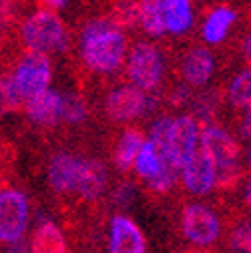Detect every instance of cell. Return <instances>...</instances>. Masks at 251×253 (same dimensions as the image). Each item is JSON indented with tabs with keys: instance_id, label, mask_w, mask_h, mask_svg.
<instances>
[{
	"instance_id": "1",
	"label": "cell",
	"mask_w": 251,
	"mask_h": 253,
	"mask_svg": "<svg viewBox=\"0 0 251 253\" xmlns=\"http://www.w3.org/2000/svg\"><path fill=\"white\" fill-rule=\"evenodd\" d=\"M81 50L86 67L97 73H113L127 52V39L111 20H92L83 28Z\"/></svg>"
},
{
	"instance_id": "2",
	"label": "cell",
	"mask_w": 251,
	"mask_h": 253,
	"mask_svg": "<svg viewBox=\"0 0 251 253\" xmlns=\"http://www.w3.org/2000/svg\"><path fill=\"white\" fill-rule=\"evenodd\" d=\"M199 145L215 167V185L231 187L239 173V145L229 133L215 125H205L199 133Z\"/></svg>"
},
{
	"instance_id": "3",
	"label": "cell",
	"mask_w": 251,
	"mask_h": 253,
	"mask_svg": "<svg viewBox=\"0 0 251 253\" xmlns=\"http://www.w3.org/2000/svg\"><path fill=\"white\" fill-rule=\"evenodd\" d=\"M20 33L30 52H39L44 56L62 50L69 42L65 22L58 18L56 12L50 10H39L33 16H28Z\"/></svg>"
},
{
	"instance_id": "4",
	"label": "cell",
	"mask_w": 251,
	"mask_h": 253,
	"mask_svg": "<svg viewBox=\"0 0 251 253\" xmlns=\"http://www.w3.org/2000/svg\"><path fill=\"white\" fill-rule=\"evenodd\" d=\"M10 79L24 103L35 99L37 94L48 90V83L52 79V69H50L48 56L39 54V52L24 54Z\"/></svg>"
},
{
	"instance_id": "5",
	"label": "cell",
	"mask_w": 251,
	"mask_h": 253,
	"mask_svg": "<svg viewBox=\"0 0 251 253\" xmlns=\"http://www.w3.org/2000/svg\"><path fill=\"white\" fill-rule=\"evenodd\" d=\"M28 223V201L16 189L0 191V241L16 243L22 239Z\"/></svg>"
},
{
	"instance_id": "6",
	"label": "cell",
	"mask_w": 251,
	"mask_h": 253,
	"mask_svg": "<svg viewBox=\"0 0 251 253\" xmlns=\"http://www.w3.org/2000/svg\"><path fill=\"white\" fill-rule=\"evenodd\" d=\"M199 123L195 117L185 115L179 119H173L171 131H169V143H167V155L171 165L181 171L185 163L195 155L199 149Z\"/></svg>"
},
{
	"instance_id": "7",
	"label": "cell",
	"mask_w": 251,
	"mask_h": 253,
	"mask_svg": "<svg viewBox=\"0 0 251 253\" xmlns=\"http://www.w3.org/2000/svg\"><path fill=\"white\" fill-rule=\"evenodd\" d=\"M129 77L139 90H151L161 83L163 58L157 46L149 42H137L129 54Z\"/></svg>"
},
{
	"instance_id": "8",
	"label": "cell",
	"mask_w": 251,
	"mask_h": 253,
	"mask_svg": "<svg viewBox=\"0 0 251 253\" xmlns=\"http://www.w3.org/2000/svg\"><path fill=\"white\" fill-rule=\"evenodd\" d=\"M219 219L217 215L201 203H193L187 205L183 211V231L191 243L207 247L211 243H215V239L219 237Z\"/></svg>"
},
{
	"instance_id": "9",
	"label": "cell",
	"mask_w": 251,
	"mask_h": 253,
	"mask_svg": "<svg viewBox=\"0 0 251 253\" xmlns=\"http://www.w3.org/2000/svg\"><path fill=\"white\" fill-rule=\"evenodd\" d=\"M147 107V97L145 92L139 90L137 86H119L115 88L105 103L109 119L117 123H127L137 119Z\"/></svg>"
},
{
	"instance_id": "10",
	"label": "cell",
	"mask_w": 251,
	"mask_h": 253,
	"mask_svg": "<svg viewBox=\"0 0 251 253\" xmlns=\"http://www.w3.org/2000/svg\"><path fill=\"white\" fill-rule=\"evenodd\" d=\"M181 173L187 191L193 195H207L215 187V167L213 161L209 159V155L201 149V145L191 159L185 163Z\"/></svg>"
},
{
	"instance_id": "11",
	"label": "cell",
	"mask_w": 251,
	"mask_h": 253,
	"mask_svg": "<svg viewBox=\"0 0 251 253\" xmlns=\"http://www.w3.org/2000/svg\"><path fill=\"white\" fill-rule=\"evenodd\" d=\"M109 253H145V235L133 219L125 215L113 217Z\"/></svg>"
},
{
	"instance_id": "12",
	"label": "cell",
	"mask_w": 251,
	"mask_h": 253,
	"mask_svg": "<svg viewBox=\"0 0 251 253\" xmlns=\"http://www.w3.org/2000/svg\"><path fill=\"white\" fill-rule=\"evenodd\" d=\"M81 157L71 153H56L48 165V183L56 193H75L81 171Z\"/></svg>"
},
{
	"instance_id": "13",
	"label": "cell",
	"mask_w": 251,
	"mask_h": 253,
	"mask_svg": "<svg viewBox=\"0 0 251 253\" xmlns=\"http://www.w3.org/2000/svg\"><path fill=\"white\" fill-rule=\"evenodd\" d=\"M107 185V169L99 159H83L79 181H77V191L81 199L84 201H97Z\"/></svg>"
},
{
	"instance_id": "14",
	"label": "cell",
	"mask_w": 251,
	"mask_h": 253,
	"mask_svg": "<svg viewBox=\"0 0 251 253\" xmlns=\"http://www.w3.org/2000/svg\"><path fill=\"white\" fill-rule=\"evenodd\" d=\"M213 56L207 48H191L183 56V62H181V73H183V79L189 83L191 86H203L211 75H213Z\"/></svg>"
},
{
	"instance_id": "15",
	"label": "cell",
	"mask_w": 251,
	"mask_h": 253,
	"mask_svg": "<svg viewBox=\"0 0 251 253\" xmlns=\"http://www.w3.org/2000/svg\"><path fill=\"white\" fill-rule=\"evenodd\" d=\"M28 119L37 125H54L60 119V94L54 90H44L35 99L24 103Z\"/></svg>"
},
{
	"instance_id": "16",
	"label": "cell",
	"mask_w": 251,
	"mask_h": 253,
	"mask_svg": "<svg viewBox=\"0 0 251 253\" xmlns=\"http://www.w3.org/2000/svg\"><path fill=\"white\" fill-rule=\"evenodd\" d=\"M165 30L173 35H183L193 24V6L191 0H161Z\"/></svg>"
},
{
	"instance_id": "17",
	"label": "cell",
	"mask_w": 251,
	"mask_h": 253,
	"mask_svg": "<svg viewBox=\"0 0 251 253\" xmlns=\"http://www.w3.org/2000/svg\"><path fill=\"white\" fill-rule=\"evenodd\" d=\"M30 253H67V241L62 231L52 223H41L30 239Z\"/></svg>"
},
{
	"instance_id": "18",
	"label": "cell",
	"mask_w": 251,
	"mask_h": 253,
	"mask_svg": "<svg viewBox=\"0 0 251 253\" xmlns=\"http://www.w3.org/2000/svg\"><path fill=\"white\" fill-rule=\"evenodd\" d=\"M145 143V135L141 129H127L123 133L117 151H115V165L119 171H129L137 159V153Z\"/></svg>"
},
{
	"instance_id": "19",
	"label": "cell",
	"mask_w": 251,
	"mask_h": 253,
	"mask_svg": "<svg viewBox=\"0 0 251 253\" xmlns=\"http://www.w3.org/2000/svg\"><path fill=\"white\" fill-rule=\"evenodd\" d=\"M233 20H235V12L231 8H227V6L215 8L207 16V20L203 24V37H205V41L213 42V44L221 42L225 39V35H227V30L231 28Z\"/></svg>"
},
{
	"instance_id": "20",
	"label": "cell",
	"mask_w": 251,
	"mask_h": 253,
	"mask_svg": "<svg viewBox=\"0 0 251 253\" xmlns=\"http://www.w3.org/2000/svg\"><path fill=\"white\" fill-rule=\"evenodd\" d=\"M167 161H169L167 157H159V155H157V151H155V147H153L149 141H145L143 147H141L139 153H137V159H135L133 167H135V171H137V175H139L141 179L151 181L157 173H159L161 165L167 163ZM169 163H171V161H169Z\"/></svg>"
},
{
	"instance_id": "21",
	"label": "cell",
	"mask_w": 251,
	"mask_h": 253,
	"mask_svg": "<svg viewBox=\"0 0 251 253\" xmlns=\"http://www.w3.org/2000/svg\"><path fill=\"white\" fill-rule=\"evenodd\" d=\"M139 20H141L147 35H151V37L165 35L161 0H141L139 2Z\"/></svg>"
},
{
	"instance_id": "22",
	"label": "cell",
	"mask_w": 251,
	"mask_h": 253,
	"mask_svg": "<svg viewBox=\"0 0 251 253\" xmlns=\"http://www.w3.org/2000/svg\"><path fill=\"white\" fill-rule=\"evenodd\" d=\"M229 97L237 109L249 107V97H251V75H249V71H243L241 75L235 77V81L231 83V88H229Z\"/></svg>"
},
{
	"instance_id": "23",
	"label": "cell",
	"mask_w": 251,
	"mask_h": 253,
	"mask_svg": "<svg viewBox=\"0 0 251 253\" xmlns=\"http://www.w3.org/2000/svg\"><path fill=\"white\" fill-rule=\"evenodd\" d=\"M171 123H173V119H169V117L159 119V121L153 125V129H151V139H149V143L155 147L157 155H159V157H167V159H169V155H167V143H169Z\"/></svg>"
},
{
	"instance_id": "24",
	"label": "cell",
	"mask_w": 251,
	"mask_h": 253,
	"mask_svg": "<svg viewBox=\"0 0 251 253\" xmlns=\"http://www.w3.org/2000/svg\"><path fill=\"white\" fill-rule=\"evenodd\" d=\"M84 103L79 94H65L60 97V119L69 123H81L84 119Z\"/></svg>"
},
{
	"instance_id": "25",
	"label": "cell",
	"mask_w": 251,
	"mask_h": 253,
	"mask_svg": "<svg viewBox=\"0 0 251 253\" xmlns=\"http://www.w3.org/2000/svg\"><path fill=\"white\" fill-rule=\"evenodd\" d=\"M139 18V2L135 0H119L115 4V18L111 20L113 24H135Z\"/></svg>"
},
{
	"instance_id": "26",
	"label": "cell",
	"mask_w": 251,
	"mask_h": 253,
	"mask_svg": "<svg viewBox=\"0 0 251 253\" xmlns=\"http://www.w3.org/2000/svg\"><path fill=\"white\" fill-rule=\"evenodd\" d=\"M233 247L237 249V251H249V227L247 225H243L241 229H237L235 233H233Z\"/></svg>"
},
{
	"instance_id": "27",
	"label": "cell",
	"mask_w": 251,
	"mask_h": 253,
	"mask_svg": "<svg viewBox=\"0 0 251 253\" xmlns=\"http://www.w3.org/2000/svg\"><path fill=\"white\" fill-rule=\"evenodd\" d=\"M14 14V0H0V24L10 20Z\"/></svg>"
},
{
	"instance_id": "28",
	"label": "cell",
	"mask_w": 251,
	"mask_h": 253,
	"mask_svg": "<svg viewBox=\"0 0 251 253\" xmlns=\"http://www.w3.org/2000/svg\"><path fill=\"white\" fill-rule=\"evenodd\" d=\"M41 4H44V6L52 12V10H56V8H62V6H65V4H67V0H41Z\"/></svg>"
},
{
	"instance_id": "29",
	"label": "cell",
	"mask_w": 251,
	"mask_h": 253,
	"mask_svg": "<svg viewBox=\"0 0 251 253\" xmlns=\"http://www.w3.org/2000/svg\"><path fill=\"white\" fill-rule=\"evenodd\" d=\"M2 113H8V109H6V103H4V97H2V77H0V115Z\"/></svg>"
},
{
	"instance_id": "30",
	"label": "cell",
	"mask_w": 251,
	"mask_h": 253,
	"mask_svg": "<svg viewBox=\"0 0 251 253\" xmlns=\"http://www.w3.org/2000/svg\"><path fill=\"white\" fill-rule=\"evenodd\" d=\"M10 253H24V243H22V241H16V243H12V249H10Z\"/></svg>"
},
{
	"instance_id": "31",
	"label": "cell",
	"mask_w": 251,
	"mask_h": 253,
	"mask_svg": "<svg viewBox=\"0 0 251 253\" xmlns=\"http://www.w3.org/2000/svg\"><path fill=\"white\" fill-rule=\"evenodd\" d=\"M4 42V24H0V46Z\"/></svg>"
},
{
	"instance_id": "32",
	"label": "cell",
	"mask_w": 251,
	"mask_h": 253,
	"mask_svg": "<svg viewBox=\"0 0 251 253\" xmlns=\"http://www.w3.org/2000/svg\"><path fill=\"white\" fill-rule=\"evenodd\" d=\"M187 253H199V251H187Z\"/></svg>"
}]
</instances>
